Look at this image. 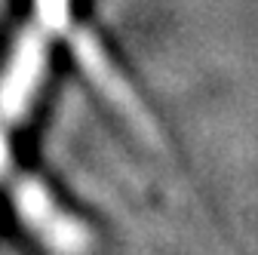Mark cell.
Here are the masks:
<instances>
[{
	"label": "cell",
	"instance_id": "6da1fadb",
	"mask_svg": "<svg viewBox=\"0 0 258 255\" xmlns=\"http://www.w3.org/2000/svg\"><path fill=\"white\" fill-rule=\"evenodd\" d=\"M40 68H43V40L37 34H28L19 43L13 61L4 71V80H0V114L16 117L25 111V105L37 89Z\"/></svg>",
	"mask_w": 258,
	"mask_h": 255
},
{
	"label": "cell",
	"instance_id": "7a4b0ae2",
	"mask_svg": "<svg viewBox=\"0 0 258 255\" xmlns=\"http://www.w3.org/2000/svg\"><path fill=\"white\" fill-rule=\"evenodd\" d=\"M0 163H4V142H0Z\"/></svg>",
	"mask_w": 258,
	"mask_h": 255
}]
</instances>
